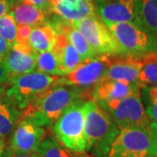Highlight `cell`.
Wrapping results in <instances>:
<instances>
[{
  "label": "cell",
  "instance_id": "6da1fadb",
  "mask_svg": "<svg viewBox=\"0 0 157 157\" xmlns=\"http://www.w3.org/2000/svg\"><path fill=\"white\" fill-rule=\"evenodd\" d=\"M89 98V91L71 86L53 85L38 96L22 111L21 117L49 129L73 103Z\"/></svg>",
  "mask_w": 157,
  "mask_h": 157
},
{
  "label": "cell",
  "instance_id": "7a4b0ae2",
  "mask_svg": "<svg viewBox=\"0 0 157 157\" xmlns=\"http://www.w3.org/2000/svg\"><path fill=\"white\" fill-rule=\"evenodd\" d=\"M106 157H157V123L121 129Z\"/></svg>",
  "mask_w": 157,
  "mask_h": 157
},
{
  "label": "cell",
  "instance_id": "3957f363",
  "mask_svg": "<svg viewBox=\"0 0 157 157\" xmlns=\"http://www.w3.org/2000/svg\"><path fill=\"white\" fill-rule=\"evenodd\" d=\"M119 128L103 108L93 99L86 101L84 135L86 152L94 149L96 157H106Z\"/></svg>",
  "mask_w": 157,
  "mask_h": 157
},
{
  "label": "cell",
  "instance_id": "277c9868",
  "mask_svg": "<svg viewBox=\"0 0 157 157\" xmlns=\"http://www.w3.org/2000/svg\"><path fill=\"white\" fill-rule=\"evenodd\" d=\"M84 98L73 103L62 113L52 126L54 137L68 148L86 152L84 135L86 101Z\"/></svg>",
  "mask_w": 157,
  "mask_h": 157
},
{
  "label": "cell",
  "instance_id": "5b68a950",
  "mask_svg": "<svg viewBox=\"0 0 157 157\" xmlns=\"http://www.w3.org/2000/svg\"><path fill=\"white\" fill-rule=\"evenodd\" d=\"M96 102L112 118L119 130L146 127L152 122L142 104L140 90L122 99Z\"/></svg>",
  "mask_w": 157,
  "mask_h": 157
},
{
  "label": "cell",
  "instance_id": "8992f818",
  "mask_svg": "<svg viewBox=\"0 0 157 157\" xmlns=\"http://www.w3.org/2000/svg\"><path fill=\"white\" fill-rule=\"evenodd\" d=\"M59 78L39 71L17 75L9 80L5 94L23 111L29 103L55 84Z\"/></svg>",
  "mask_w": 157,
  "mask_h": 157
},
{
  "label": "cell",
  "instance_id": "52a82bcc",
  "mask_svg": "<svg viewBox=\"0 0 157 157\" xmlns=\"http://www.w3.org/2000/svg\"><path fill=\"white\" fill-rule=\"evenodd\" d=\"M106 25L116 39L123 56L139 58L157 52L156 39L135 23Z\"/></svg>",
  "mask_w": 157,
  "mask_h": 157
},
{
  "label": "cell",
  "instance_id": "ba28073f",
  "mask_svg": "<svg viewBox=\"0 0 157 157\" xmlns=\"http://www.w3.org/2000/svg\"><path fill=\"white\" fill-rule=\"evenodd\" d=\"M71 24L84 35L98 55L123 56L112 33L96 14Z\"/></svg>",
  "mask_w": 157,
  "mask_h": 157
},
{
  "label": "cell",
  "instance_id": "9c48e42d",
  "mask_svg": "<svg viewBox=\"0 0 157 157\" xmlns=\"http://www.w3.org/2000/svg\"><path fill=\"white\" fill-rule=\"evenodd\" d=\"M112 57L97 55L81 62L73 72L59 77L54 85L71 86L87 90L92 88L101 79L110 65Z\"/></svg>",
  "mask_w": 157,
  "mask_h": 157
},
{
  "label": "cell",
  "instance_id": "30bf717a",
  "mask_svg": "<svg viewBox=\"0 0 157 157\" xmlns=\"http://www.w3.org/2000/svg\"><path fill=\"white\" fill-rule=\"evenodd\" d=\"M46 129L33 121L20 117L11 134L10 147L19 153L32 154L45 138Z\"/></svg>",
  "mask_w": 157,
  "mask_h": 157
},
{
  "label": "cell",
  "instance_id": "8fae6325",
  "mask_svg": "<svg viewBox=\"0 0 157 157\" xmlns=\"http://www.w3.org/2000/svg\"><path fill=\"white\" fill-rule=\"evenodd\" d=\"M96 15L105 24L135 23L136 0H93Z\"/></svg>",
  "mask_w": 157,
  "mask_h": 157
},
{
  "label": "cell",
  "instance_id": "7c38bea8",
  "mask_svg": "<svg viewBox=\"0 0 157 157\" xmlns=\"http://www.w3.org/2000/svg\"><path fill=\"white\" fill-rule=\"evenodd\" d=\"M36 54L29 45L16 43L11 46L2 59L11 78L35 71Z\"/></svg>",
  "mask_w": 157,
  "mask_h": 157
},
{
  "label": "cell",
  "instance_id": "4fadbf2b",
  "mask_svg": "<svg viewBox=\"0 0 157 157\" xmlns=\"http://www.w3.org/2000/svg\"><path fill=\"white\" fill-rule=\"evenodd\" d=\"M140 90L137 84L102 78L91 88L89 97L96 101H109L122 99Z\"/></svg>",
  "mask_w": 157,
  "mask_h": 157
},
{
  "label": "cell",
  "instance_id": "5bb4252c",
  "mask_svg": "<svg viewBox=\"0 0 157 157\" xmlns=\"http://www.w3.org/2000/svg\"><path fill=\"white\" fill-rule=\"evenodd\" d=\"M50 5L51 11L69 23L96 14L93 0H50Z\"/></svg>",
  "mask_w": 157,
  "mask_h": 157
},
{
  "label": "cell",
  "instance_id": "9a60e30c",
  "mask_svg": "<svg viewBox=\"0 0 157 157\" xmlns=\"http://www.w3.org/2000/svg\"><path fill=\"white\" fill-rule=\"evenodd\" d=\"M140 67L141 63L137 58L128 56L112 57L110 65L103 78L139 85L138 79Z\"/></svg>",
  "mask_w": 157,
  "mask_h": 157
},
{
  "label": "cell",
  "instance_id": "2e32d148",
  "mask_svg": "<svg viewBox=\"0 0 157 157\" xmlns=\"http://www.w3.org/2000/svg\"><path fill=\"white\" fill-rule=\"evenodd\" d=\"M52 51L56 54L64 76L73 72L83 61L67 37L59 32H57L56 41Z\"/></svg>",
  "mask_w": 157,
  "mask_h": 157
},
{
  "label": "cell",
  "instance_id": "e0dca14e",
  "mask_svg": "<svg viewBox=\"0 0 157 157\" xmlns=\"http://www.w3.org/2000/svg\"><path fill=\"white\" fill-rule=\"evenodd\" d=\"M53 27L57 32L61 33L67 37V40L74 47V49L77 51L82 60L98 55L94 48L91 46L87 39H86V37L78 29L75 28L71 23L64 21L53 25Z\"/></svg>",
  "mask_w": 157,
  "mask_h": 157
},
{
  "label": "cell",
  "instance_id": "ac0fdd59",
  "mask_svg": "<svg viewBox=\"0 0 157 157\" xmlns=\"http://www.w3.org/2000/svg\"><path fill=\"white\" fill-rule=\"evenodd\" d=\"M21 114L22 110L5 93L0 95V139L12 134Z\"/></svg>",
  "mask_w": 157,
  "mask_h": 157
},
{
  "label": "cell",
  "instance_id": "d6986e66",
  "mask_svg": "<svg viewBox=\"0 0 157 157\" xmlns=\"http://www.w3.org/2000/svg\"><path fill=\"white\" fill-rule=\"evenodd\" d=\"M135 24L157 40V0H136Z\"/></svg>",
  "mask_w": 157,
  "mask_h": 157
},
{
  "label": "cell",
  "instance_id": "ffe728a7",
  "mask_svg": "<svg viewBox=\"0 0 157 157\" xmlns=\"http://www.w3.org/2000/svg\"><path fill=\"white\" fill-rule=\"evenodd\" d=\"M10 13L17 25H27L33 28L47 23L46 18L48 13L24 2L13 7Z\"/></svg>",
  "mask_w": 157,
  "mask_h": 157
},
{
  "label": "cell",
  "instance_id": "44dd1931",
  "mask_svg": "<svg viewBox=\"0 0 157 157\" xmlns=\"http://www.w3.org/2000/svg\"><path fill=\"white\" fill-rule=\"evenodd\" d=\"M56 36L57 32L53 25L46 23L32 29L29 45L36 53L52 50L56 41Z\"/></svg>",
  "mask_w": 157,
  "mask_h": 157
},
{
  "label": "cell",
  "instance_id": "7402d4cb",
  "mask_svg": "<svg viewBox=\"0 0 157 157\" xmlns=\"http://www.w3.org/2000/svg\"><path fill=\"white\" fill-rule=\"evenodd\" d=\"M43 157H92L87 152H78L64 146L54 136H45L37 151Z\"/></svg>",
  "mask_w": 157,
  "mask_h": 157
},
{
  "label": "cell",
  "instance_id": "603a6c76",
  "mask_svg": "<svg viewBox=\"0 0 157 157\" xmlns=\"http://www.w3.org/2000/svg\"><path fill=\"white\" fill-rule=\"evenodd\" d=\"M141 63L138 84L140 87L157 86V52L137 58Z\"/></svg>",
  "mask_w": 157,
  "mask_h": 157
},
{
  "label": "cell",
  "instance_id": "cb8c5ba5",
  "mask_svg": "<svg viewBox=\"0 0 157 157\" xmlns=\"http://www.w3.org/2000/svg\"><path fill=\"white\" fill-rule=\"evenodd\" d=\"M36 69L40 73L52 76L62 77V73L56 54L52 50L38 52L36 54Z\"/></svg>",
  "mask_w": 157,
  "mask_h": 157
},
{
  "label": "cell",
  "instance_id": "d4e9b609",
  "mask_svg": "<svg viewBox=\"0 0 157 157\" xmlns=\"http://www.w3.org/2000/svg\"><path fill=\"white\" fill-rule=\"evenodd\" d=\"M140 98L147 116L157 123V86L140 88Z\"/></svg>",
  "mask_w": 157,
  "mask_h": 157
},
{
  "label": "cell",
  "instance_id": "484cf974",
  "mask_svg": "<svg viewBox=\"0 0 157 157\" xmlns=\"http://www.w3.org/2000/svg\"><path fill=\"white\" fill-rule=\"evenodd\" d=\"M17 25L9 12L0 17V36L12 46L17 42Z\"/></svg>",
  "mask_w": 157,
  "mask_h": 157
},
{
  "label": "cell",
  "instance_id": "4316f807",
  "mask_svg": "<svg viewBox=\"0 0 157 157\" xmlns=\"http://www.w3.org/2000/svg\"><path fill=\"white\" fill-rule=\"evenodd\" d=\"M32 27L27 25H17V42L23 45H29V38L32 32Z\"/></svg>",
  "mask_w": 157,
  "mask_h": 157
},
{
  "label": "cell",
  "instance_id": "83f0119b",
  "mask_svg": "<svg viewBox=\"0 0 157 157\" xmlns=\"http://www.w3.org/2000/svg\"><path fill=\"white\" fill-rule=\"evenodd\" d=\"M22 2L32 5L35 7H38L48 14L52 11H51L50 0H22Z\"/></svg>",
  "mask_w": 157,
  "mask_h": 157
},
{
  "label": "cell",
  "instance_id": "f1b7e54d",
  "mask_svg": "<svg viewBox=\"0 0 157 157\" xmlns=\"http://www.w3.org/2000/svg\"><path fill=\"white\" fill-rule=\"evenodd\" d=\"M13 8L12 0H0V17L8 14Z\"/></svg>",
  "mask_w": 157,
  "mask_h": 157
},
{
  "label": "cell",
  "instance_id": "f546056e",
  "mask_svg": "<svg viewBox=\"0 0 157 157\" xmlns=\"http://www.w3.org/2000/svg\"><path fill=\"white\" fill-rule=\"evenodd\" d=\"M10 79H11L10 74L7 72L3 61L0 60V86L8 83Z\"/></svg>",
  "mask_w": 157,
  "mask_h": 157
},
{
  "label": "cell",
  "instance_id": "4dcf8cb0",
  "mask_svg": "<svg viewBox=\"0 0 157 157\" xmlns=\"http://www.w3.org/2000/svg\"><path fill=\"white\" fill-rule=\"evenodd\" d=\"M1 157H32L31 154H25V153H19L12 150L10 147H6L5 151L3 153Z\"/></svg>",
  "mask_w": 157,
  "mask_h": 157
},
{
  "label": "cell",
  "instance_id": "1f68e13d",
  "mask_svg": "<svg viewBox=\"0 0 157 157\" xmlns=\"http://www.w3.org/2000/svg\"><path fill=\"white\" fill-rule=\"evenodd\" d=\"M10 47H11L10 45L0 36V60H2L4 59V57L6 56Z\"/></svg>",
  "mask_w": 157,
  "mask_h": 157
},
{
  "label": "cell",
  "instance_id": "d6a6232c",
  "mask_svg": "<svg viewBox=\"0 0 157 157\" xmlns=\"http://www.w3.org/2000/svg\"><path fill=\"white\" fill-rule=\"evenodd\" d=\"M6 148V140L5 139H0V157L2 156L3 153Z\"/></svg>",
  "mask_w": 157,
  "mask_h": 157
},
{
  "label": "cell",
  "instance_id": "836d02e7",
  "mask_svg": "<svg viewBox=\"0 0 157 157\" xmlns=\"http://www.w3.org/2000/svg\"><path fill=\"white\" fill-rule=\"evenodd\" d=\"M31 156L32 157H43L40 154H39L38 152H33V153H32L31 154Z\"/></svg>",
  "mask_w": 157,
  "mask_h": 157
},
{
  "label": "cell",
  "instance_id": "e575fe53",
  "mask_svg": "<svg viewBox=\"0 0 157 157\" xmlns=\"http://www.w3.org/2000/svg\"><path fill=\"white\" fill-rule=\"evenodd\" d=\"M5 91H6V86H5V85L0 86V95H1L2 94H4Z\"/></svg>",
  "mask_w": 157,
  "mask_h": 157
}]
</instances>
